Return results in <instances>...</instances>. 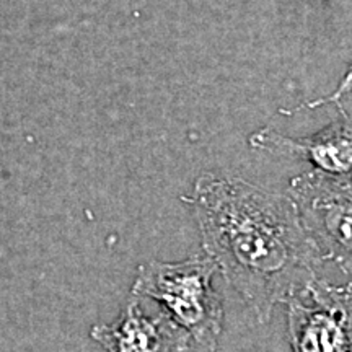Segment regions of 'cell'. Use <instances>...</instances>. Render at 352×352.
<instances>
[{
	"mask_svg": "<svg viewBox=\"0 0 352 352\" xmlns=\"http://www.w3.org/2000/svg\"><path fill=\"white\" fill-rule=\"evenodd\" d=\"M250 145L267 155L303 160L318 173L352 178V120L340 108V118L314 135L289 138L271 127L250 135Z\"/></svg>",
	"mask_w": 352,
	"mask_h": 352,
	"instance_id": "5",
	"label": "cell"
},
{
	"mask_svg": "<svg viewBox=\"0 0 352 352\" xmlns=\"http://www.w3.org/2000/svg\"><path fill=\"white\" fill-rule=\"evenodd\" d=\"M285 305L292 352H352V283L316 277Z\"/></svg>",
	"mask_w": 352,
	"mask_h": 352,
	"instance_id": "4",
	"label": "cell"
},
{
	"mask_svg": "<svg viewBox=\"0 0 352 352\" xmlns=\"http://www.w3.org/2000/svg\"><path fill=\"white\" fill-rule=\"evenodd\" d=\"M289 196L321 261L336 264L352 283V178L308 171L289 183Z\"/></svg>",
	"mask_w": 352,
	"mask_h": 352,
	"instance_id": "3",
	"label": "cell"
},
{
	"mask_svg": "<svg viewBox=\"0 0 352 352\" xmlns=\"http://www.w3.org/2000/svg\"><path fill=\"white\" fill-rule=\"evenodd\" d=\"M182 336L164 314L148 316L132 296L114 323L91 329L94 341L107 352H173Z\"/></svg>",
	"mask_w": 352,
	"mask_h": 352,
	"instance_id": "6",
	"label": "cell"
},
{
	"mask_svg": "<svg viewBox=\"0 0 352 352\" xmlns=\"http://www.w3.org/2000/svg\"><path fill=\"white\" fill-rule=\"evenodd\" d=\"M352 91V64L351 67L347 69V72L344 74V77H342V80L340 82V85L336 87V90L333 91V94H329L328 96H324V98H320V100H311L308 101L305 104H300V107L294 108L292 113H287V114H294L297 111H302V109H315V108H320V107H324V104H338V108H341V101L342 98L347 94H351Z\"/></svg>",
	"mask_w": 352,
	"mask_h": 352,
	"instance_id": "7",
	"label": "cell"
},
{
	"mask_svg": "<svg viewBox=\"0 0 352 352\" xmlns=\"http://www.w3.org/2000/svg\"><path fill=\"white\" fill-rule=\"evenodd\" d=\"M173 352H199V351H197V347L188 340L186 334H183L182 340L178 341V344H176Z\"/></svg>",
	"mask_w": 352,
	"mask_h": 352,
	"instance_id": "8",
	"label": "cell"
},
{
	"mask_svg": "<svg viewBox=\"0 0 352 352\" xmlns=\"http://www.w3.org/2000/svg\"><path fill=\"white\" fill-rule=\"evenodd\" d=\"M183 201L195 214L206 256L259 323L318 277L323 261L289 195L206 171Z\"/></svg>",
	"mask_w": 352,
	"mask_h": 352,
	"instance_id": "1",
	"label": "cell"
},
{
	"mask_svg": "<svg viewBox=\"0 0 352 352\" xmlns=\"http://www.w3.org/2000/svg\"><path fill=\"white\" fill-rule=\"evenodd\" d=\"M219 270L209 256L151 261L139 267L131 296L151 298L199 352H217L223 328V302L214 287Z\"/></svg>",
	"mask_w": 352,
	"mask_h": 352,
	"instance_id": "2",
	"label": "cell"
}]
</instances>
